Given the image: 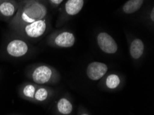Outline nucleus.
I'll return each mask as SVG.
<instances>
[{
  "instance_id": "obj_1",
  "label": "nucleus",
  "mask_w": 154,
  "mask_h": 115,
  "mask_svg": "<svg viewBox=\"0 0 154 115\" xmlns=\"http://www.w3.org/2000/svg\"><path fill=\"white\" fill-rule=\"evenodd\" d=\"M19 3L20 6L17 14L8 23L11 29L42 20L48 15L45 0H27Z\"/></svg>"
},
{
  "instance_id": "obj_2",
  "label": "nucleus",
  "mask_w": 154,
  "mask_h": 115,
  "mask_svg": "<svg viewBox=\"0 0 154 115\" xmlns=\"http://www.w3.org/2000/svg\"><path fill=\"white\" fill-rule=\"evenodd\" d=\"M51 21L49 16L35 22L26 23L11 29L16 34L29 42L38 41L50 31Z\"/></svg>"
},
{
  "instance_id": "obj_3",
  "label": "nucleus",
  "mask_w": 154,
  "mask_h": 115,
  "mask_svg": "<svg viewBox=\"0 0 154 115\" xmlns=\"http://www.w3.org/2000/svg\"><path fill=\"white\" fill-rule=\"evenodd\" d=\"M34 49L31 42L13 33L4 47V53L10 58L22 59L31 55Z\"/></svg>"
},
{
  "instance_id": "obj_4",
  "label": "nucleus",
  "mask_w": 154,
  "mask_h": 115,
  "mask_svg": "<svg viewBox=\"0 0 154 115\" xmlns=\"http://www.w3.org/2000/svg\"><path fill=\"white\" fill-rule=\"evenodd\" d=\"M29 75L37 85L52 83L57 80L60 74L55 68L44 63L32 65L29 69Z\"/></svg>"
},
{
  "instance_id": "obj_5",
  "label": "nucleus",
  "mask_w": 154,
  "mask_h": 115,
  "mask_svg": "<svg viewBox=\"0 0 154 115\" xmlns=\"http://www.w3.org/2000/svg\"><path fill=\"white\" fill-rule=\"evenodd\" d=\"M75 36L68 30H56L48 35L46 42L51 47L56 48H69L75 43Z\"/></svg>"
},
{
  "instance_id": "obj_6",
  "label": "nucleus",
  "mask_w": 154,
  "mask_h": 115,
  "mask_svg": "<svg viewBox=\"0 0 154 115\" xmlns=\"http://www.w3.org/2000/svg\"><path fill=\"white\" fill-rule=\"evenodd\" d=\"M85 0H66L59 9V15L56 22V26L61 27L72 17L80 13L85 6Z\"/></svg>"
},
{
  "instance_id": "obj_7",
  "label": "nucleus",
  "mask_w": 154,
  "mask_h": 115,
  "mask_svg": "<svg viewBox=\"0 0 154 115\" xmlns=\"http://www.w3.org/2000/svg\"><path fill=\"white\" fill-rule=\"evenodd\" d=\"M97 44L102 52L113 55L118 52V46L113 37L106 32H100L96 37Z\"/></svg>"
},
{
  "instance_id": "obj_8",
  "label": "nucleus",
  "mask_w": 154,
  "mask_h": 115,
  "mask_svg": "<svg viewBox=\"0 0 154 115\" xmlns=\"http://www.w3.org/2000/svg\"><path fill=\"white\" fill-rule=\"evenodd\" d=\"M20 3L17 0H4L0 2V20L9 23L17 14Z\"/></svg>"
},
{
  "instance_id": "obj_9",
  "label": "nucleus",
  "mask_w": 154,
  "mask_h": 115,
  "mask_svg": "<svg viewBox=\"0 0 154 115\" xmlns=\"http://www.w3.org/2000/svg\"><path fill=\"white\" fill-rule=\"evenodd\" d=\"M108 65L100 62H91L86 70V75L92 81H97L104 77L108 72Z\"/></svg>"
},
{
  "instance_id": "obj_10",
  "label": "nucleus",
  "mask_w": 154,
  "mask_h": 115,
  "mask_svg": "<svg viewBox=\"0 0 154 115\" xmlns=\"http://www.w3.org/2000/svg\"><path fill=\"white\" fill-rule=\"evenodd\" d=\"M145 46L143 41L139 38H134L129 44V54L135 61H138L144 55Z\"/></svg>"
},
{
  "instance_id": "obj_11",
  "label": "nucleus",
  "mask_w": 154,
  "mask_h": 115,
  "mask_svg": "<svg viewBox=\"0 0 154 115\" xmlns=\"http://www.w3.org/2000/svg\"><path fill=\"white\" fill-rule=\"evenodd\" d=\"M144 0H128L122 7V11L126 15L134 14L143 6Z\"/></svg>"
},
{
  "instance_id": "obj_12",
  "label": "nucleus",
  "mask_w": 154,
  "mask_h": 115,
  "mask_svg": "<svg viewBox=\"0 0 154 115\" xmlns=\"http://www.w3.org/2000/svg\"><path fill=\"white\" fill-rule=\"evenodd\" d=\"M57 110L60 114L69 115L73 111V105L66 98H61L57 103Z\"/></svg>"
},
{
  "instance_id": "obj_13",
  "label": "nucleus",
  "mask_w": 154,
  "mask_h": 115,
  "mask_svg": "<svg viewBox=\"0 0 154 115\" xmlns=\"http://www.w3.org/2000/svg\"><path fill=\"white\" fill-rule=\"evenodd\" d=\"M50 90H48L46 87L37 86L33 100L37 102H44L50 97Z\"/></svg>"
},
{
  "instance_id": "obj_14",
  "label": "nucleus",
  "mask_w": 154,
  "mask_h": 115,
  "mask_svg": "<svg viewBox=\"0 0 154 115\" xmlns=\"http://www.w3.org/2000/svg\"><path fill=\"white\" fill-rule=\"evenodd\" d=\"M120 77L117 74H110L106 77V79H105V86H106L107 88L110 89V90L116 89L120 85Z\"/></svg>"
},
{
  "instance_id": "obj_15",
  "label": "nucleus",
  "mask_w": 154,
  "mask_h": 115,
  "mask_svg": "<svg viewBox=\"0 0 154 115\" xmlns=\"http://www.w3.org/2000/svg\"><path fill=\"white\" fill-rule=\"evenodd\" d=\"M37 85L36 83H26L23 86L22 89V96L27 99L32 100L34 98Z\"/></svg>"
},
{
  "instance_id": "obj_16",
  "label": "nucleus",
  "mask_w": 154,
  "mask_h": 115,
  "mask_svg": "<svg viewBox=\"0 0 154 115\" xmlns=\"http://www.w3.org/2000/svg\"><path fill=\"white\" fill-rule=\"evenodd\" d=\"M64 0H45L50 5L54 8H57L63 3Z\"/></svg>"
},
{
  "instance_id": "obj_17",
  "label": "nucleus",
  "mask_w": 154,
  "mask_h": 115,
  "mask_svg": "<svg viewBox=\"0 0 154 115\" xmlns=\"http://www.w3.org/2000/svg\"><path fill=\"white\" fill-rule=\"evenodd\" d=\"M149 20L151 21V23H153L154 22V8L153 7H152V8H151V12H149Z\"/></svg>"
},
{
  "instance_id": "obj_18",
  "label": "nucleus",
  "mask_w": 154,
  "mask_h": 115,
  "mask_svg": "<svg viewBox=\"0 0 154 115\" xmlns=\"http://www.w3.org/2000/svg\"><path fill=\"white\" fill-rule=\"evenodd\" d=\"M80 115H89V114H87V113H84V112H83V113H82V114H80Z\"/></svg>"
},
{
  "instance_id": "obj_19",
  "label": "nucleus",
  "mask_w": 154,
  "mask_h": 115,
  "mask_svg": "<svg viewBox=\"0 0 154 115\" xmlns=\"http://www.w3.org/2000/svg\"><path fill=\"white\" fill-rule=\"evenodd\" d=\"M18 2H22V1H27V0H17Z\"/></svg>"
},
{
  "instance_id": "obj_20",
  "label": "nucleus",
  "mask_w": 154,
  "mask_h": 115,
  "mask_svg": "<svg viewBox=\"0 0 154 115\" xmlns=\"http://www.w3.org/2000/svg\"><path fill=\"white\" fill-rule=\"evenodd\" d=\"M3 1H4V0H0V2H3Z\"/></svg>"
}]
</instances>
